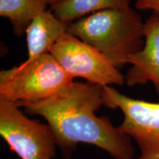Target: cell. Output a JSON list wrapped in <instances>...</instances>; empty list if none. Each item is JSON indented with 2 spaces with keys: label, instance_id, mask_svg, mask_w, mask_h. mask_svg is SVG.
I'll use <instances>...</instances> for the list:
<instances>
[{
  "label": "cell",
  "instance_id": "obj_1",
  "mask_svg": "<svg viewBox=\"0 0 159 159\" xmlns=\"http://www.w3.org/2000/svg\"><path fill=\"white\" fill-rule=\"evenodd\" d=\"M16 104L24 108L26 114L47 121L63 159H71L80 143L94 145L114 159L134 158L132 139L114 127L108 117L95 114L104 105L102 86L74 82L47 99Z\"/></svg>",
  "mask_w": 159,
  "mask_h": 159
},
{
  "label": "cell",
  "instance_id": "obj_2",
  "mask_svg": "<svg viewBox=\"0 0 159 159\" xmlns=\"http://www.w3.org/2000/svg\"><path fill=\"white\" fill-rule=\"evenodd\" d=\"M144 22L130 7L107 9L69 24L67 32L102 53L118 68L144 43Z\"/></svg>",
  "mask_w": 159,
  "mask_h": 159
},
{
  "label": "cell",
  "instance_id": "obj_3",
  "mask_svg": "<svg viewBox=\"0 0 159 159\" xmlns=\"http://www.w3.org/2000/svg\"><path fill=\"white\" fill-rule=\"evenodd\" d=\"M50 53L0 71V97L14 103L47 99L74 83Z\"/></svg>",
  "mask_w": 159,
  "mask_h": 159
},
{
  "label": "cell",
  "instance_id": "obj_4",
  "mask_svg": "<svg viewBox=\"0 0 159 159\" xmlns=\"http://www.w3.org/2000/svg\"><path fill=\"white\" fill-rule=\"evenodd\" d=\"M0 135L21 159H54L58 148L47 124L27 116L14 102L0 97Z\"/></svg>",
  "mask_w": 159,
  "mask_h": 159
},
{
  "label": "cell",
  "instance_id": "obj_5",
  "mask_svg": "<svg viewBox=\"0 0 159 159\" xmlns=\"http://www.w3.org/2000/svg\"><path fill=\"white\" fill-rule=\"evenodd\" d=\"M49 53L73 79L81 77L102 87L123 85L125 82V77L112 61L68 32L52 46Z\"/></svg>",
  "mask_w": 159,
  "mask_h": 159
},
{
  "label": "cell",
  "instance_id": "obj_6",
  "mask_svg": "<svg viewBox=\"0 0 159 159\" xmlns=\"http://www.w3.org/2000/svg\"><path fill=\"white\" fill-rule=\"evenodd\" d=\"M102 96L105 106L122 111L119 128L138 145L137 159H159V103L131 98L111 86L102 87Z\"/></svg>",
  "mask_w": 159,
  "mask_h": 159
},
{
  "label": "cell",
  "instance_id": "obj_7",
  "mask_svg": "<svg viewBox=\"0 0 159 159\" xmlns=\"http://www.w3.org/2000/svg\"><path fill=\"white\" fill-rule=\"evenodd\" d=\"M144 43L130 55L126 63L131 64L125 83L129 87L152 83L159 91V14L153 13L144 22Z\"/></svg>",
  "mask_w": 159,
  "mask_h": 159
},
{
  "label": "cell",
  "instance_id": "obj_8",
  "mask_svg": "<svg viewBox=\"0 0 159 159\" xmlns=\"http://www.w3.org/2000/svg\"><path fill=\"white\" fill-rule=\"evenodd\" d=\"M69 25L57 19L50 9L35 16L25 30L27 60L32 61L49 53L52 46L68 30Z\"/></svg>",
  "mask_w": 159,
  "mask_h": 159
},
{
  "label": "cell",
  "instance_id": "obj_9",
  "mask_svg": "<svg viewBox=\"0 0 159 159\" xmlns=\"http://www.w3.org/2000/svg\"><path fill=\"white\" fill-rule=\"evenodd\" d=\"M129 5L130 0H63L50 10L61 21L71 24L97 12Z\"/></svg>",
  "mask_w": 159,
  "mask_h": 159
},
{
  "label": "cell",
  "instance_id": "obj_10",
  "mask_svg": "<svg viewBox=\"0 0 159 159\" xmlns=\"http://www.w3.org/2000/svg\"><path fill=\"white\" fill-rule=\"evenodd\" d=\"M47 0H0V16L10 20L16 35L25 33L35 16L47 10Z\"/></svg>",
  "mask_w": 159,
  "mask_h": 159
},
{
  "label": "cell",
  "instance_id": "obj_11",
  "mask_svg": "<svg viewBox=\"0 0 159 159\" xmlns=\"http://www.w3.org/2000/svg\"><path fill=\"white\" fill-rule=\"evenodd\" d=\"M136 7L141 11H152L159 14V0H136Z\"/></svg>",
  "mask_w": 159,
  "mask_h": 159
},
{
  "label": "cell",
  "instance_id": "obj_12",
  "mask_svg": "<svg viewBox=\"0 0 159 159\" xmlns=\"http://www.w3.org/2000/svg\"><path fill=\"white\" fill-rule=\"evenodd\" d=\"M61 1H63V0H47V3H48V5H50V7L54 5H56V4L59 3Z\"/></svg>",
  "mask_w": 159,
  "mask_h": 159
}]
</instances>
